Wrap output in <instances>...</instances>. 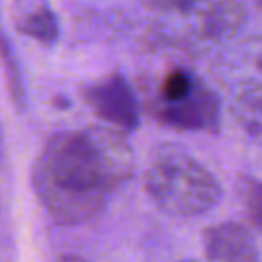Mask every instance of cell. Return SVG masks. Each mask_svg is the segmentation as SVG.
I'll list each match as a JSON object with an SVG mask.
<instances>
[{
	"instance_id": "11",
	"label": "cell",
	"mask_w": 262,
	"mask_h": 262,
	"mask_svg": "<svg viewBox=\"0 0 262 262\" xmlns=\"http://www.w3.org/2000/svg\"><path fill=\"white\" fill-rule=\"evenodd\" d=\"M201 80L186 72V70H172L164 76V82H162V88H160V102H174V100H180L184 96H188L194 86L199 84Z\"/></svg>"
},
{
	"instance_id": "3",
	"label": "cell",
	"mask_w": 262,
	"mask_h": 262,
	"mask_svg": "<svg viewBox=\"0 0 262 262\" xmlns=\"http://www.w3.org/2000/svg\"><path fill=\"white\" fill-rule=\"evenodd\" d=\"M82 96L92 113L106 125L123 131H133L139 125L137 98L121 74H111L108 78L86 86Z\"/></svg>"
},
{
	"instance_id": "10",
	"label": "cell",
	"mask_w": 262,
	"mask_h": 262,
	"mask_svg": "<svg viewBox=\"0 0 262 262\" xmlns=\"http://www.w3.org/2000/svg\"><path fill=\"white\" fill-rule=\"evenodd\" d=\"M235 190L250 223L262 231V180L252 176H239Z\"/></svg>"
},
{
	"instance_id": "13",
	"label": "cell",
	"mask_w": 262,
	"mask_h": 262,
	"mask_svg": "<svg viewBox=\"0 0 262 262\" xmlns=\"http://www.w3.org/2000/svg\"><path fill=\"white\" fill-rule=\"evenodd\" d=\"M53 262H90V260H86V258H82L78 254H59Z\"/></svg>"
},
{
	"instance_id": "9",
	"label": "cell",
	"mask_w": 262,
	"mask_h": 262,
	"mask_svg": "<svg viewBox=\"0 0 262 262\" xmlns=\"http://www.w3.org/2000/svg\"><path fill=\"white\" fill-rule=\"evenodd\" d=\"M2 68L6 74V88H8V96L14 104L16 111H25L27 106V92H25V80H23V72L20 66L10 49L8 37L2 39Z\"/></svg>"
},
{
	"instance_id": "14",
	"label": "cell",
	"mask_w": 262,
	"mask_h": 262,
	"mask_svg": "<svg viewBox=\"0 0 262 262\" xmlns=\"http://www.w3.org/2000/svg\"><path fill=\"white\" fill-rule=\"evenodd\" d=\"M182 262H199V260H182Z\"/></svg>"
},
{
	"instance_id": "1",
	"label": "cell",
	"mask_w": 262,
	"mask_h": 262,
	"mask_svg": "<svg viewBox=\"0 0 262 262\" xmlns=\"http://www.w3.org/2000/svg\"><path fill=\"white\" fill-rule=\"evenodd\" d=\"M117 127L63 131L47 139L33 166V188L61 225L96 217L133 174V149Z\"/></svg>"
},
{
	"instance_id": "6",
	"label": "cell",
	"mask_w": 262,
	"mask_h": 262,
	"mask_svg": "<svg viewBox=\"0 0 262 262\" xmlns=\"http://www.w3.org/2000/svg\"><path fill=\"white\" fill-rule=\"evenodd\" d=\"M10 20L18 35L45 47L59 39V23L49 0H10Z\"/></svg>"
},
{
	"instance_id": "8",
	"label": "cell",
	"mask_w": 262,
	"mask_h": 262,
	"mask_svg": "<svg viewBox=\"0 0 262 262\" xmlns=\"http://www.w3.org/2000/svg\"><path fill=\"white\" fill-rule=\"evenodd\" d=\"M244 18H246V8H244L242 2H237V0H219L205 14V23H203L205 33L215 41L233 37L239 31Z\"/></svg>"
},
{
	"instance_id": "5",
	"label": "cell",
	"mask_w": 262,
	"mask_h": 262,
	"mask_svg": "<svg viewBox=\"0 0 262 262\" xmlns=\"http://www.w3.org/2000/svg\"><path fill=\"white\" fill-rule=\"evenodd\" d=\"M207 262H260L252 235L237 223H219L203 231Z\"/></svg>"
},
{
	"instance_id": "4",
	"label": "cell",
	"mask_w": 262,
	"mask_h": 262,
	"mask_svg": "<svg viewBox=\"0 0 262 262\" xmlns=\"http://www.w3.org/2000/svg\"><path fill=\"white\" fill-rule=\"evenodd\" d=\"M154 117L168 127L180 131H217L219 129V98L213 90H209L203 82L194 86V90L174 102L156 100Z\"/></svg>"
},
{
	"instance_id": "7",
	"label": "cell",
	"mask_w": 262,
	"mask_h": 262,
	"mask_svg": "<svg viewBox=\"0 0 262 262\" xmlns=\"http://www.w3.org/2000/svg\"><path fill=\"white\" fill-rule=\"evenodd\" d=\"M231 117L242 133L262 145V82H244L231 96Z\"/></svg>"
},
{
	"instance_id": "12",
	"label": "cell",
	"mask_w": 262,
	"mask_h": 262,
	"mask_svg": "<svg viewBox=\"0 0 262 262\" xmlns=\"http://www.w3.org/2000/svg\"><path fill=\"white\" fill-rule=\"evenodd\" d=\"M203 0H149L151 6L164 8V10H190Z\"/></svg>"
},
{
	"instance_id": "2",
	"label": "cell",
	"mask_w": 262,
	"mask_h": 262,
	"mask_svg": "<svg viewBox=\"0 0 262 262\" xmlns=\"http://www.w3.org/2000/svg\"><path fill=\"white\" fill-rule=\"evenodd\" d=\"M149 199L168 215L196 217L213 209L221 199L217 178L188 151L162 147L145 170Z\"/></svg>"
}]
</instances>
